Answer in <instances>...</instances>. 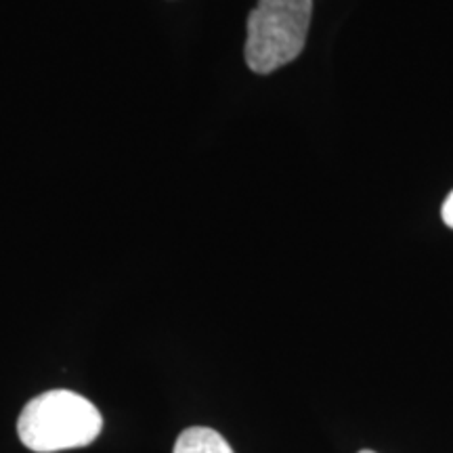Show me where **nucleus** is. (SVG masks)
<instances>
[{"mask_svg": "<svg viewBox=\"0 0 453 453\" xmlns=\"http://www.w3.org/2000/svg\"><path fill=\"white\" fill-rule=\"evenodd\" d=\"M441 214H443V220L447 226H451L453 229V191L449 196H447V200L443 203V211H441Z\"/></svg>", "mask_w": 453, "mask_h": 453, "instance_id": "obj_4", "label": "nucleus"}, {"mask_svg": "<svg viewBox=\"0 0 453 453\" xmlns=\"http://www.w3.org/2000/svg\"><path fill=\"white\" fill-rule=\"evenodd\" d=\"M173 453H235L231 445L212 428H187L179 434Z\"/></svg>", "mask_w": 453, "mask_h": 453, "instance_id": "obj_3", "label": "nucleus"}, {"mask_svg": "<svg viewBox=\"0 0 453 453\" xmlns=\"http://www.w3.org/2000/svg\"><path fill=\"white\" fill-rule=\"evenodd\" d=\"M104 418L87 396L72 390H49L34 396L19 413L17 433L30 451L55 453L93 443Z\"/></svg>", "mask_w": 453, "mask_h": 453, "instance_id": "obj_1", "label": "nucleus"}, {"mask_svg": "<svg viewBox=\"0 0 453 453\" xmlns=\"http://www.w3.org/2000/svg\"><path fill=\"white\" fill-rule=\"evenodd\" d=\"M313 0H258L248 17L246 64L254 73H271L303 53Z\"/></svg>", "mask_w": 453, "mask_h": 453, "instance_id": "obj_2", "label": "nucleus"}, {"mask_svg": "<svg viewBox=\"0 0 453 453\" xmlns=\"http://www.w3.org/2000/svg\"><path fill=\"white\" fill-rule=\"evenodd\" d=\"M359 453H376V451H370V449H364V451H359Z\"/></svg>", "mask_w": 453, "mask_h": 453, "instance_id": "obj_5", "label": "nucleus"}]
</instances>
